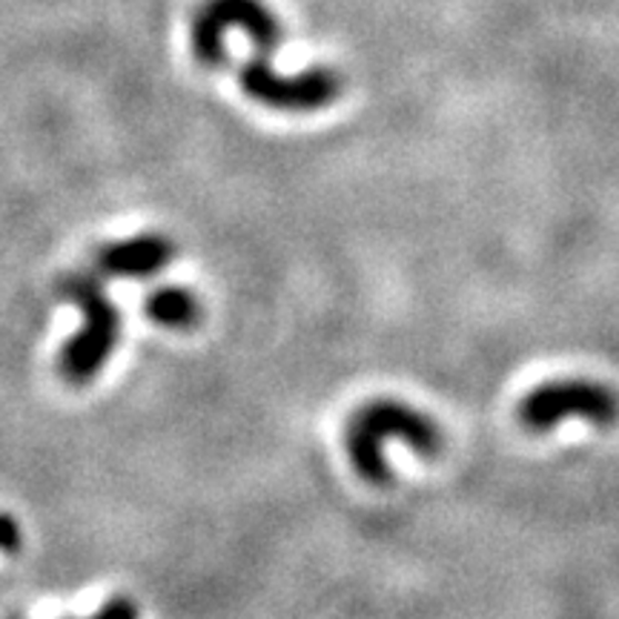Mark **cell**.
Wrapping results in <instances>:
<instances>
[{
  "instance_id": "obj_2",
  "label": "cell",
  "mask_w": 619,
  "mask_h": 619,
  "mask_svg": "<svg viewBox=\"0 0 619 619\" xmlns=\"http://www.w3.org/2000/svg\"><path fill=\"white\" fill-rule=\"evenodd\" d=\"M61 293L69 302H75L83 313L81 333L69 338L61 353V373L69 382L83 385L101 373L103 362L115 351L118 336H121V313L106 298L101 284L87 275H69L61 284Z\"/></svg>"
},
{
  "instance_id": "obj_5",
  "label": "cell",
  "mask_w": 619,
  "mask_h": 619,
  "mask_svg": "<svg viewBox=\"0 0 619 619\" xmlns=\"http://www.w3.org/2000/svg\"><path fill=\"white\" fill-rule=\"evenodd\" d=\"M617 402L602 385L593 382H550L528 393L519 405V422L530 430H548L562 419H588L593 425H611Z\"/></svg>"
},
{
  "instance_id": "obj_6",
  "label": "cell",
  "mask_w": 619,
  "mask_h": 619,
  "mask_svg": "<svg viewBox=\"0 0 619 619\" xmlns=\"http://www.w3.org/2000/svg\"><path fill=\"white\" fill-rule=\"evenodd\" d=\"M175 247L164 235H138L130 241H118L101 253V270L121 278H146L172 262Z\"/></svg>"
},
{
  "instance_id": "obj_7",
  "label": "cell",
  "mask_w": 619,
  "mask_h": 619,
  "mask_svg": "<svg viewBox=\"0 0 619 619\" xmlns=\"http://www.w3.org/2000/svg\"><path fill=\"white\" fill-rule=\"evenodd\" d=\"M146 313L161 327H172V331H186L195 327L201 318L199 298L184 287H161L146 298Z\"/></svg>"
},
{
  "instance_id": "obj_9",
  "label": "cell",
  "mask_w": 619,
  "mask_h": 619,
  "mask_svg": "<svg viewBox=\"0 0 619 619\" xmlns=\"http://www.w3.org/2000/svg\"><path fill=\"white\" fill-rule=\"evenodd\" d=\"M87 619H138V608L132 599L115 597V599H110L101 611L92 613V617H87Z\"/></svg>"
},
{
  "instance_id": "obj_4",
  "label": "cell",
  "mask_w": 619,
  "mask_h": 619,
  "mask_svg": "<svg viewBox=\"0 0 619 619\" xmlns=\"http://www.w3.org/2000/svg\"><path fill=\"white\" fill-rule=\"evenodd\" d=\"M239 81L241 90L247 92L253 101L287 112L322 110V106L336 101L338 92H342V81L331 69L313 67L307 72H298V75H282L264 58L241 63Z\"/></svg>"
},
{
  "instance_id": "obj_1",
  "label": "cell",
  "mask_w": 619,
  "mask_h": 619,
  "mask_svg": "<svg viewBox=\"0 0 619 619\" xmlns=\"http://www.w3.org/2000/svg\"><path fill=\"white\" fill-rule=\"evenodd\" d=\"M385 439L407 442L422 456H439L445 445L439 425L422 416L419 410L390 399L371 402L353 416L347 427V450L358 474L373 485H387L393 476L382 456Z\"/></svg>"
},
{
  "instance_id": "obj_8",
  "label": "cell",
  "mask_w": 619,
  "mask_h": 619,
  "mask_svg": "<svg viewBox=\"0 0 619 619\" xmlns=\"http://www.w3.org/2000/svg\"><path fill=\"white\" fill-rule=\"evenodd\" d=\"M21 542H23V534L18 519L9 514H0V550L14 554V550L21 548Z\"/></svg>"
},
{
  "instance_id": "obj_3",
  "label": "cell",
  "mask_w": 619,
  "mask_h": 619,
  "mask_svg": "<svg viewBox=\"0 0 619 619\" xmlns=\"http://www.w3.org/2000/svg\"><path fill=\"white\" fill-rule=\"evenodd\" d=\"M241 29L247 32L253 47L262 55H273L282 49V21L270 12L264 0H204L193 18V52L204 67H221L224 52V32Z\"/></svg>"
}]
</instances>
